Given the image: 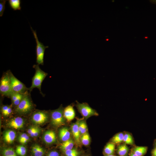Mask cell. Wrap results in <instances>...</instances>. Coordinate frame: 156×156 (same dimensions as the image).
<instances>
[{
	"instance_id": "1",
	"label": "cell",
	"mask_w": 156,
	"mask_h": 156,
	"mask_svg": "<svg viewBox=\"0 0 156 156\" xmlns=\"http://www.w3.org/2000/svg\"><path fill=\"white\" fill-rule=\"evenodd\" d=\"M33 67L35 69V72L32 79L31 86L28 88V90L30 93L34 88H37L40 90L41 94L43 95L41 91L42 83L48 73L42 70L38 64L34 65Z\"/></svg>"
},
{
	"instance_id": "2",
	"label": "cell",
	"mask_w": 156,
	"mask_h": 156,
	"mask_svg": "<svg viewBox=\"0 0 156 156\" xmlns=\"http://www.w3.org/2000/svg\"><path fill=\"white\" fill-rule=\"evenodd\" d=\"M30 93L27 92L20 103L15 107V112L19 114H25L30 112L34 107L30 97Z\"/></svg>"
},
{
	"instance_id": "3",
	"label": "cell",
	"mask_w": 156,
	"mask_h": 156,
	"mask_svg": "<svg viewBox=\"0 0 156 156\" xmlns=\"http://www.w3.org/2000/svg\"><path fill=\"white\" fill-rule=\"evenodd\" d=\"M0 92L2 95L10 98L13 93L8 71L4 73L1 79Z\"/></svg>"
},
{
	"instance_id": "4",
	"label": "cell",
	"mask_w": 156,
	"mask_h": 156,
	"mask_svg": "<svg viewBox=\"0 0 156 156\" xmlns=\"http://www.w3.org/2000/svg\"><path fill=\"white\" fill-rule=\"evenodd\" d=\"M31 29L35 39L36 42V62L38 64L43 65L44 58L45 49L49 47L45 46L41 42H40L37 37L36 31L34 30L31 27Z\"/></svg>"
},
{
	"instance_id": "5",
	"label": "cell",
	"mask_w": 156,
	"mask_h": 156,
	"mask_svg": "<svg viewBox=\"0 0 156 156\" xmlns=\"http://www.w3.org/2000/svg\"><path fill=\"white\" fill-rule=\"evenodd\" d=\"M8 71L13 93L25 94L27 92L28 88L24 84L17 79L10 70Z\"/></svg>"
},
{
	"instance_id": "6",
	"label": "cell",
	"mask_w": 156,
	"mask_h": 156,
	"mask_svg": "<svg viewBox=\"0 0 156 156\" xmlns=\"http://www.w3.org/2000/svg\"><path fill=\"white\" fill-rule=\"evenodd\" d=\"M63 110L62 107L53 110L51 112V122L52 125L58 127L65 124V119L63 114Z\"/></svg>"
},
{
	"instance_id": "7",
	"label": "cell",
	"mask_w": 156,
	"mask_h": 156,
	"mask_svg": "<svg viewBox=\"0 0 156 156\" xmlns=\"http://www.w3.org/2000/svg\"><path fill=\"white\" fill-rule=\"evenodd\" d=\"M76 105L79 112L86 119L92 116H97L99 115L96 111L91 108L87 103H81L77 101Z\"/></svg>"
},
{
	"instance_id": "8",
	"label": "cell",
	"mask_w": 156,
	"mask_h": 156,
	"mask_svg": "<svg viewBox=\"0 0 156 156\" xmlns=\"http://www.w3.org/2000/svg\"><path fill=\"white\" fill-rule=\"evenodd\" d=\"M48 118V115L47 113L42 111H38L34 112L31 116L32 122L37 125L44 123Z\"/></svg>"
},
{
	"instance_id": "9",
	"label": "cell",
	"mask_w": 156,
	"mask_h": 156,
	"mask_svg": "<svg viewBox=\"0 0 156 156\" xmlns=\"http://www.w3.org/2000/svg\"><path fill=\"white\" fill-rule=\"evenodd\" d=\"M25 124L24 119L20 117H16L11 119L7 123V125L9 127L15 129L22 128Z\"/></svg>"
},
{
	"instance_id": "10",
	"label": "cell",
	"mask_w": 156,
	"mask_h": 156,
	"mask_svg": "<svg viewBox=\"0 0 156 156\" xmlns=\"http://www.w3.org/2000/svg\"><path fill=\"white\" fill-rule=\"evenodd\" d=\"M80 120L73 124L71 126V132L76 144L79 145L80 144L81 135L79 129V123Z\"/></svg>"
},
{
	"instance_id": "11",
	"label": "cell",
	"mask_w": 156,
	"mask_h": 156,
	"mask_svg": "<svg viewBox=\"0 0 156 156\" xmlns=\"http://www.w3.org/2000/svg\"><path fill=\"white\" fill-rule=\"evenodd\" d=\"M16 136V133L14 130H7L3 133V139L8 144H12L14 142Z\"/></svg>"
},
{
	"instance_id": "12",
	"label": "cell",
	"mask_w": 156,
	"mask_h": 156,
	"mask_svg": "<svg viewBox=\"0 0 156 156\" xmlns=\"http://www.w3.org/2000/svg\"><path fill=\"white\" fill-rule=\"evenodd\" d=\"M43 139L47 144H51L55 142L56 140L55 132L52 130L46 131L43 135Z\"/></svg>"
},
{
	"instance_id": "13",
	"label": "cell",
	"mask_w": 156,
	"mask_h": 156,
	"mask_svg": "<svg viewBox=\"0 0 156 156\" xmlns=\"http://www.w3.org/2000/svg\"><path fill=\"white\" fill-rule=\"evenodd\" d=\"M64 116L67 120L70 122L75 118V113L73 106L69 105L66 107L63 110Z\"/></svg>"
},
{
	"instance_id": "14",
	"label": "cell",
	"mask_w": 156,
	"mask_h": 156,
	"mask_svg": "<svg viewBox=\"0 0 156 156\" xmlns=\"http://www.w3.org/2000/svg\"><path fill=\"white\" fill-rule=\"evenodd\" d=\"M59 136L60 140L64 142L70 139V133L67 127H63L59 130Z\"/></svg>"
},
{
	"instance_id": "15",
	"label": "cell",
	"mask_w": 156,
	"mask_h": 156,
	"mask_svg": "<svg viewBox=\"0 0 156 156\" xmlns=\"http://www.w3.org/2000/svg\"><path fill=\"white\" fill-rule=\"evenodd\" d=\"M74 142L71 139L63 142L60 146V148L63 152L73 148Z\"/></svg>"
},
{
	"instance_id": "16",
	"label": "cell",
	"mask_w": 156,
	"mask_h": 156,
	"mask_svg": "<svg viewBox=\"0 0 156 156\" xmlns=\"http://www.w3.org/2000/svg\"><path fill=\"white\" fill-rule=\"evenodd\" d=\"M148 147L146 146H137L134 147L132 152L138 156H143L146 153Z\"/></svg>"
},
{
	"instance_id": "17",
	"label": "cell",
	"mask_w": 156,
	"mask_h": 156,
	"mask_svg": "<svg viewBox=\"0 0 156 156\" xmlns=\"http://www.w3.org/2000/svg\"><path fill=\"white\" fill-rule=\"evenodd\" d=\"M129 148L125 144L120 145L118 146L117 153L120 156H125L127 154Z\"/></svg>"
},
{
	"instance_id": "18",
	"label": "cell",
	"mask_w": 156,
	"mask_h": 156,
	"mask_svg": "<svg viewBox=\"0 0 156 156\" xmlns=\"http://www.w3.org/2000/svg\"><path fill=\"white\" fill-rule=\"evenodd\" d=\"M3 156H18L15 150L11 147H4L1 150Z\"/></svg>"
},
{
	"instance_id": "19",
	"label": "cell",
	"mask_w": 156,
	"mask_h": 156,
	"mask_svg": "<svg viewBox=\"0 0 156 156\" xmlns=\"http://www.w3.org/2000/svg\"><path fill=\"white\" fill-rule=\"evenodd\" d=\"M115 144L112 142L108 143L104 149V155H109L113 154L115 150Z\"/></svg>"
},
{
	"instance_id": "20",
	"label": "cell",
	"mask_w": 156,
	"mask_h": 156,
	"mask_svg": "<svg viewBox=\"0 0 156 156\" xmlns=\"http://www.w3.org/2000/svg\"><path fill=\"white\" fill-rule=\"evenodd\" d=\"M8 1L10 7L14 10H21L20 0H9Z\"/></svg>"
},
{
	"instance_id": "21",
	"label": "cell",
	"mask_w": 156,
	"mask_h": 156,
	"mask_svg": "<svg viewBox=\"0 0 156 156\" xmlns=\"http://www.w3.org/2000/svg\"><path fill=\"white\" fill-rule=\"evenodd\" d=\"M15 151L18 156H25L27 153L26 148L22 144L17 146Z\"/></svg>"
},
{
	"instance_id": "22",
	"label": "cell",
	"mask_w": 156,
	"mask_h": 156,
	"mask_svg": "<svg viewBox=\"0 0 156 156\" xmlns=\"http://www.w3.org/2000/svg\"><path fill=\"white\" fill-rule=\"evenodd\" d=\"M124 134L119 133L115 135L112 138L111 141L114 144H118L121 143L123 140Z\"/></svg>"
},
{
	"instance_id": "23",
	"label": "cell",
	"mask_w": 156,
	"mask_h": 156,
	"mask_svg": "<svg viewBox=\"0 0 156 156\" xmlns=\"http://www.w3.org/2000/svg\"><path fill=\"white\" fill-rule=\"evenodd\" d=\"M80 141L81 143L85 146H88L90 144V138L88 132L81 135Z\"/></svg>"
},
{
	"instance_id": "24",
	"label": "cell",
	"mask_w": 156,
	"mask_h": 156,
	"mask_svg": "<svg viewBox=\"0 0 156 156\" xmlns=\"http://www.w3.org/2000/svg\"><path fill=\"white\" fill-rule=\"evenodd\" d=\"M65 156H79L81 152L75 148L63 152Z\"/></svg>"
},
{
	"instance_id": "25",
	"label": "cell",
	"mask_w": 156,
	"mask_h": 156,
	"mask_svg": "<svg viewBox=\"0 0 156 156\" xmlns=\"http://www.w3.org/2000/svg\"><path fill=\"white\" fill-rule=\"evenodd\" d=\"M126 144L132 145L133 144V140L131 135L128 133L124 134L123 140Z\"/></svg>"
},
{
	"instance_id": "26",
	"label": "cell",
	"mask_w": 156,
	"mask_h": 156,
	"mask_svg": "<svg viewBox=\"0 0 156 156\" xmlns=\"http://www.w3.org/2000/svg\"><path fill=\"white\" fill-rule=\"evenodd\" d=\"M45 152L44 148L39 145L36 151L32 154L34 156H43Z\"/></svg>"
},
{
	"instance_id": "27",
	"label": "cell",
	"mask_w": 156,
	"mask_h": 156,
	"mask_svg": "<svg viewBox=\"0 0 156 156\" xmlns=\"http://www.w3.org/2000/svg\"><path fill=\"white\" fill-rule=\"evenodd\" d=\"M18 141L20 143L23 140H25L29 141L30 138L28 135L25 133H20L18 138Z\"/></svg>"
},
{
	"instance_id": "28",
	"label": "cell",
	"mask_w": 156,
	"mask_h": 156,
	"mask_svg": "<svg viewBox=\"0 0 156 156\" xmlns=\"http://www.w3.org/2000/svg\"><path fill=\"white\" fill-rule=\"evenodd\" d=\"M27 92L25 94H21L18 98L16 100L12 102L13 105L14 106H15V107L18 105L20 103L24 96L25 95Z\"/></svg>"
},
{
	"instance_id": "29",
	"label": "cell",
	"mask_w": 156,
	"mask_h": 156,
	"mask_svg": "<svg viewBox=\"0 0 156 156\" xmlns=\"http://www.w3.org/2000/svg\"><path fill=\"white\" fill-rule=\"evenodd\" d=\"M7 0H1L0 1V16H2L5 9V5Z\"/></svg>"
},
{
	"instance_id": "30",
	"label": "cell",
	"mask_w": 156,
	"mask_h": 156,
	"mask_svg": "<svg viewBox=\"0 0 156 156\" xmlns=\"http://www.w3.org/2000/svg\"><path fill=\"white\" fill-rule=\"evenodd\" d=\"M38 127L37 126H35L30 127L28 129L27 131L28 133L30 136Z\"/></svg>"
},
{
	"instance_id": "31",
	"label": "cell",
	"mask_w": 156,
	"mask_h": 156,
	"mask_svg": "<svg viewBox=\"0 0 156 156\" xmlns=\"http://www.w3.org/2000/svg\"><path fill=\"white\" fill-rule=\"evenodd\" d=\"M41 132L40 129L38 127L35 131L30 136L33 138H36L38 137L40 135Z\"/></svg>"
},
{
	"instance_id": "32",
	"label": "cell",
	"mask_w": 156,
	"mask_h": 156,
	"mask_svg": "<svg viewBox=\"0 0 156 156\" xmlns=\"http://www.w3.org/2000/svg\"><path fill=\"white\" fill-rule=\"evenodd\" d=\"M21 94L20 93H12L10 97L12 103L18 98Z\"/></svg>"
},
{
	"instance_id": "33",
	"label": "cell",
	"mask_w": 156,
	"mask_h": 156,
	"mask_svg": "<svg viewBox=\"0 0 156 156\" xmlns=\"http://www.w3.org/2000/svg\"><path fill=\"white\" fill-rule=\"evenodd\" d=\"M59 153L56 151H52L50 152L47 156H59Z\"/></svg>"
},
{
	"instance_id": "34",
	"label": "cell",
	"mask_w": 156,
	"mask_h": 156,
	"mask_svg": "<svg viewBox=\"0 0 156 156\" xmlns=\"http://www.w3.org/2000/svg\"><path fill=\"white\" fill-rule=\"evenodd\" d=\"M12 112V107L10 106L7 110L2 114L5 116H8L10 115Z\"/></svg>"
},
{
	"instance_id": "35",
	"label": "cell",
	"mask_w": 156,
	"mask_h": 156,
	"mask_svg": "<svg viewBox=\"0 0 156 156\" xmlns=\"http://www.w3.org/2000/svg\"><path fill=\"white\" fill-rule=\"evenodd\" d=\"M9 106L8 105H3L1 108V111L2 114L5 112L8 109Z\"/></svg>"
},
{
	"instance_id": "36",
	"label": "cell",
	"mask_w": 156,
	"mask_h": 156,
	"mask_svg": "<svg viewBox=\"0 0 156 156\" xmlns=\"http://www.w3.org/2000/svg\"><path fill=\"white\" fill-rule=\"evenodd\" d=\"M151 154L152 156H156V147L152 150Z\"/></svg>"
},
{
	"instance_id": "37",
	"label": "cell",
	"mask_w": 156,
	"mask_h": 156,
	"mask_svg": "<svg viewBox=\"0 0 156 156\" xmlns=\"http://www.w3.org/2000/svg\"><path fill=\"white\" fill-rule=\"evenodd\" d=\"M129 156H138L135 155V154H134L132 152L130 153Z\"/></svg>"
},
{
	"instance_id": "38",
	"label": "cell",
	"mask_w": 156,
	"mask_h": 156,
	"mask_svg": "<svg viewBox=\"0 0 156 156\" xmlns=\"http://www.w3.org/2000/svg\"><path fill=\"white\" fill-rule=\"evenodd\" d=\"M104 156H116L114 155L113 154H112V155H104Z\"/></svg>"
},
{
	"instance_id": "39",
	"label": "cell",
	"mask_w": 156,
	"mask_h": 156,
	"mask_svg": "<svg viewBox=\"0 0 156 156\" xmlns=\"http://www.w3.org/2000/svg\"><path fill=\"white\" fill-rule=\"evenodd\" d=\"M153 2H154L155 3H156V0H153L152 1Z\"/></svg>"
},
{
	"instance_id": "40",
	"label": "cell",
	"mask_w": 156,
	"mask_h": 156,
	"mask_svg": "<svg viewBox=\"0 0 156 156\" xmlns=\"http://www.w3.org/2000/svg\"><path fill=\"white\" fill-rule=\"evenodd\" d=\"M155 146H156V142H155Z\"/></svg>"
},
{
	"instance_id": "41",
	"label": "cell",
	"mask_w": 156,
	"mask_h": 156,
	"mask_svg": "<svg viewBox=\"0 0 156 156\" xmlns=\"http://www.w3.org/2000/svg\"><path fill=\"white\" fill-rule=\"evenodd\" d=\"M86 156V155H84V156Z\"/></svg>"
},
{
	"instance_id": "42",
	"label": "cell",
	"mask_w": 156,
	"mask_h": 156,
	"mask_svg": "<svg viewBox=\"0 0 156 156\" xmlns=\"http://www.w3.org/2000/svg\"></svg>"
}]
</instances>
